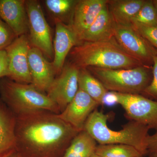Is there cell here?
<instances>
[{"label": "cell", "instance_id": "26", "mask_svg": "<svg viewBox=\"0 0 157 157\" xmlns=\"http://www.w3.org/2000/svg\"><path fill=\"white\" fill-rule=\"evenodd\" d=\"M153 67L151 82L142 94L157 101V52L153 58Z\"/></svg>", "mask_w": 157, "mask_h": 157}, {"label": "cell", "instance_id": "25", "mask_svg": "<svg viewBox=\"0 0 157 157\" xmlns=\"http://www.w3.org/2000/svg\"><path fill=\"white\" fill-rule=\"evenodd\" d=\"M133 27L157 49V26L140 25Z\"/></svg>", "mask_w": 157, "mask_h": 157}, {"label": "cell", "instance_id": "19", "mask_svg": "<svg viewBox=\"0 0 157 157\" xmlns=\"http://www.w3.org/2000/svg\"><path fill=\"white\" fill-rule=\"evenodd\" d=\"M97 145L94 139L82 130L73 138L63 157H91Z\"/></svg>", "mask_w": 157, "mask_h": 157}, {"label": "cell", "instance_id": "17", "mask_svg": "<svg viewBox=\"0 0 157 157\" xmlns=\"http://www.w3.org/2000/svg\"><path fill=\"white\" fill-rule=\"evenodd\" d=\"M16 116L0 98V157L16 149Z\"/></svg>", "mask_w": 157, "mask_h": 157}, {"label": "cell", "instance_id": "6", "mask_svg": "<svg viewBox=\"0 0 157 157\" xmlns=\"http://www.w3.org/2000/svg\"><path fill=\"white\" fill-rule=\"evenodd\" d=\"M25 3L29 19L28 36L31 46L39 49L45 57L53 60L51 32L40 2L37 0H26Z\"/></svg>", "mask_w": 157, "mask_h": 157}, {"label": "cell", "instance_id": "9", "mask_svg": "<svg viewBox=\"0 0 157 157\" xmlns=\"http://www.w3.org/2000/svg\"><path fill=\"white\" fill-rule=\"evenodd\" d=\"M79 69L72 63L65 65L55 78L46 94L61 113L72 101L78 90Z\"/></svg>", "mask_w": 157, "mask_h": 157}, {"label": "cell", "instance_id": "1", "mask_svg": "<svg viewBox=\"0 0 157 157\" xmlns=\"http://www.w3.org/2000/svg\"><path fill=\"white\" fill-rule=\"evenodd\" d=\"M15 116V151L20 157H63L79 132L47 110Z\"/></svg>", "mask_w": 157, "mask_h": 157}, {"label": "cell", "instance_id": "11", "mask_svg": "<svg viewBox=\"0 0 157 157\" xmlns=\"http://www.w3.org/2000/svg\"><path fill=\"white\" fill-rule=\"evenodd\" d=\"M107 2L106 0L77 1L68 24L76 38L77 45Z\"/></svg>", "mask_w": 157, "mask_h": 157}, {"label": "cell", "instance_id": "29", "mask_svg": "<svg viewBox=\"0 0 157 157\" xmlns=\"http://www.w3.org/2000/svg\"><path fill=\"white\" fill-rule=\"evenodd\" d=\"M117 104L116 97L113 92L108 91L104 97L102 105L111 107Z\"/></svg>", "mask_w": 157, "mask_h": 157}, {"label": "cell", "instance_id": "21", "mask_svg": "<svg viewBox=\"0 0 157 157\" xmlns=\"http://www.w3.org/2000/svg\"><path fill=\"white\" fill-rule=\"evenodd\" d=\"M95 153L102 157H143L134 147L122 144H98Z\"/></svg>", "mask_w": 157, "mask_h": 157}, {"label": "cell", "instance_id": "7", "mask_svg": "<svg viewBox=\"0 0 157 157\" xmlns=\"http://www.w3.org/2000/svg\"><path fill=\"white\" fill-rule=\"evenodd\" d=\"M117 104L125 111V117L148 127L157 129V101L140 94L114 92Z\"/></svg>", "mask_w": 157, "mask_h": 157}, {"label": "cell", "instance_id": "12", "mask_svg": "<svg viewBox=\"0 0 157 157\" xmlns=\"http://www.w3.org/2000/svg\"><path fill=\"white\" fill-rule=\"evenodd\" d=\"M100 104L86 93L78 89L76 95L59 117L80 132L84 130L88 118Z\"/></svg>", "mask_w": 157, "mask_h": 157}, {"label": "cell", "instance_id": "32", "mask_svg": "<svg viewBox=\"0 0 157 157\" xmlns=\"http://www.w3.org/2000/svg\"><path fill=\"white\" fill-rule=\"evenodd\" d=\"M91 157H102L101 156L99 155H97V154H96L95 153H94V154L92 155L91 156Z\"/></svg>", "mask_w": 157, "mask_h": 157}, {"label": "cell", "instance_id": "14", "mask_svg": "<svg viewBox=\"0 0 157 157\" xmlns=\"http://www.w3.org/2000/svg\"><path fill=\"white\" fill-rule=\"evenodd\" d=\"M0 18L17 36L29 33V19L25 0H0Z\"/></svg>", "mask_w": 157, "mask_h": 157}, {"label": "cell", "instance_id": "24", "mask_svg": "<svg viewBox=\"0 0 157 157\" xmlns=\"http://www.w3.org/2000/svg\"><path fill=\"white\" fill-rule=\"evenodd\" d=\"M17 37L12 29L0 18V50L6 49Z\"/></svg>", "mask_w": 157, "mask_h": 157}, {"label": "cell", "instance_id": "8", "mask_svg": "<svg viewBox=\"0 0 157 157\" xmlns=\"http://www.w3.org/2000/svg\"><path fill=\"white\" fill-rule=\"evenodd\" d=\"M114 38L124 51L143 65L153 62L157 51L132 25L116 23Z\"/></svg>", "mask_w": 157, "mask_h": 157}, {"label": "cell", "instance_id": "16", "mask_svg": "<svg viewBox=\"0 0 157 157\" xmlns=\"http://www.w3.org/2000/svg\"><path fill=\"white\" fill-rule=\"evenodd\" d=\"M116 26V23L109 11L107 4L83 34L79 43L98 42L112 39L114 38Z\"/></svg>", "mask_w": 157, "mask_h": 157}, {"label": "cell", "instance_id": "3", "mask_svg": "<svg viewBox=\"0 0 157 157\" xmlns=\"http://www.w3.org/2000/svg\"><path fill=\"white\" fill-rule=\"evenodd\" d=\"M109 114L96 109L86 122L84 130L99 144H122L134 147L143 156L147 155L149 128L134 121L114 131L107 126Z\"/></svg>", "mask_w": 157, "mask_h": 157}, {"label": "cell", "instance_id": "31", "mask_svg": "<svg viewBox=\"0 0 157 157\" xmlns=\"http://www.w3.org/2000/svg\"><path fill=\"white\" fill-rule=\"evenodd\" d=\"M153 2L155 8L156 9V10L157 14V0H155V1H153Z\"/></svg>", "mask_w": 157, "mask_h": 157}, {"label": "cell", "instance_id": "2", "mask_svg": "<svg viewBox=\"0 0 157 157\" xmlns=\"http://www.w3.org/2000/svg\"><path fill=\"white\" fill-rule=\"evenodd\" d=\"M69 55L70 63L79 69L98 67L119 70L144 66L124 51L114 38L81 42L72 48Z\"/></svg>", "mask_w": 157, "mask_h": 157}, {"label": "cell", "instance_id": "23", "mask_svg": "<svg viewBox=\"0 0 157 157\" xmlns=\"http://www.w3.org/2000/svg\"><path fill=\"white\" fill-rule=\"evenodd\" d=\"M130 25L137 26H157L156 10L153 1H145L140 10L132 18Z\"/></svg>", "mask_w": 157, "mask_h": 157}, {"label": "cell", "instance_id": "5", "mask_svg": "<svg viewBox=\"0 0 157 157\" xmlns=\"http://www.w3.org/2000/svg\"><path fill=\"white\" fill-rule=\"evenodd\" d=\"M90 68L91 74L101 82L108 91L140 94L148 86L152 79L146 66L119 70Z\"/></svg>", "mask_w": 157, "mask_h": 157}, {"label": "cell", "instance_id": "30", "mask_svg": "<svg viewBox=\"0 0 157 157\" xmlns=\"http://www.w3.org/2000/svg\"><path fill=\"white\" fill-rule=\"evenodd\" d=\"M1 157H20V156L17 153V152L16 151H15L10 153L9 154Z\"/></svg>", "mask_w": 157, "mask_h": 157}, {"label": "cell", "instance_id": "28", "mask_svg": "<svg viewBox=\"0 0 157 157\" xmlns=\"http://www.w3.org/2000/svg\"><path fill=\"white\" fill-rule=\"evenodd\" d=\"M147 155L149 157H157V130L153 135L149 136Z\"/></svg>", "mask_w": 157, "mask_h": 157}, {"label": "cell", "instance_id": "18", "mask_svg": "<svg viewBox=\"0 0 157 157\" xmlns=\"http://www.w3.org/2000/svg\"><path fill=\"white\" fill-rule=\"evenodd\" d=\"M144 0L108 1V9L115 22L118 24L130 25L131 20L137 14Z\"/></svg>", "mask_w": 157, "mask_h": 157}, {"label": "cell", "instance_id": "4", "mask_svg": "<svg viewBox=\"0 0 157 157\" xmlns=\"http://www.w3.org/2000/svg\"><path fill=\"white\" fill-rule=\"evenodd\" d=\"M0 98L15 116L39 110L60 113L46 94L32 84L19 83L7 77L0 79Z\"/></svg>", "mask_w": 157, "mask_h": 157}, {"label": "cell", "instance_id": "15", "mask_svg": "<svg viewBox=\"0 0 157 157\" xmlns=\"http://www.w3.org/2000/svg\"><path fill=\"white\" fill-rule=\"evenodd\" d=\"M55 23L54 57L52 63L57 76L61 72L67 56L77 43L74 34L68 25L58 20L55 21Z\"/></svg>", "mask_w": 157, "mask_h": 157}, {"label": "cell", "instance_id": "27", "mask_svg": "<svg viewBox=\"0 0 157 157\" xmlns=\"http://www.w3.org/2000/svg\"><path fill=\"white\" fill-rule=\"evenodd\" d=\"M9 72V59L6 49L0 50V78L8 77Z\"/></svg>", "mask_w": 157, "mask_h": 157}, {"label": "cell", "instance_id": "13", "mask_svg": "<svg viewBox=\"0 0 157 157\" xmlns=\"http://www.w3.org/2000/svg\"><path fill=\"white\" fill-rule=\"evenodd\" d=\"M28 60L31 84L46 94L56 75L52 63L48 61L41 51L32 46L29 51Z\"/></svg>", "mask_w": 157, "mask_h": 157}, {"label": "cell", "instance_id": "20", "mask_svg": "<svg viewBox=\"0 0 157 157\" xmlns=\"http://www.w3.org/2000/svg\"><path fill=\"white\" fill-rule=\"evenodd\" d=\"M78 85V89L86 93L100 105H102L104 97L108 91L86 69H79Z\"/></svg>", "mask_w": 157, "mask_h": 157}, {"label": "cell", "instance_id": "10", "mask_svg": "<svg viewBox=\"0 0 157 157\" xmlns=\"http://www.w3.org/2000/svg\"><path fill=\"white\" fill-rule=\"evenodd\" d=\"M32 47L28 35L17 37L6 48L9 59V75L7 78L13 81L31 84L29 66V53Z\"/></svg>", "mask_w": 157, "mask_h": 157}, {"label": "cell", "instance_id": "22", "mask_svg": "<svg viewBox=\"0 0 157 157\" xmlns=\"http://www.w3.org/2000/svg\"><path fill=\"white\" fill-rule=\"evenodd\" d=\"M77 1L73 0H45V6L55 21L64 23L68 15L70 18Z\"/></svg>", "mask_w": 157, "mask_h": 157}]
</instances>
